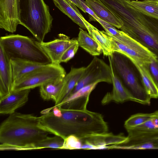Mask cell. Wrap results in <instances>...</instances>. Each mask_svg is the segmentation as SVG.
I'll list each match as a JSON object with an SVG mask.
<instances>
[{
    "mask_svg": "<svg viewBox=\"0 0 158 158\" xmlns=\"http://www.w3.org/2000/svg\"><path fill=\"white\" fill-rule=\"evenodd\" d=\"M59 107L60 117L55 116L52 111L40 116V127L43 130L64 139L74 135L81 139L92 135L108 132V127L102 114L88 110Z\"/></svg>",
    "mask_w": 158,
    "mask_h": 158,
    "instance_id": "obj_1",
    "label": "cell"
},
{
    "mask_svg": "<svg viewBox=\"0 0 158 158\" xmlns=\"http://www.w3.org/2000/svg\"><path fill=\"white\" fill-rule=\"evenodd\" d=\"M39 117L15 112L10 114L0 127V150L35 149V145L48 136L39 127Z\"/></svg>",
    "mask_w": 158,
    "mask_h": 158,
    "instance_id": "obj_2",
    "label": "cell"
},
{
    "mask_svg": "<svg viewBox=\"0 0 158 158\" xmlns=\"http://www.w3.org/2000/svg\"><path fill=\"white\" fill-rule=\"evenodd\" d=\"M120 29L149 50L158 60V19L141 12L132 4Z\"/></svg>",
    "mask_w": 158,
    "mask_h": 158,
    "instance_id": "obj_3",
    "label": "cell"
},
{
    "mask_svg": "<svg viewBox=\"0 0 158 158\" xmlns=\"http://www.w3.org/2000/svg\"><path fill=\"white\" fill-rule=\"evenodd\" d=\"M0 46L11 60L43 64L52 63L39 42L28 36L14 34L1 36Z\"/></svg>",
    "mask_w": 158,
    "mask_h": 158,
    "instance_id": "obj_4",
    "label": "cell"
},
{
    "mask_svg": "<svg viewBox=\"0 0 158 158\" xmlns=\"http://www.w3.org/2000/svg\"><path fill=\"white\" fill-rule=\"evenodd\" d=\"M21 24L38 41H44L50 31L53 20L44 0H20Z\"/></svg>",
    "mask_w": 158,
    "mask_h": 158,
    "instance_id": "obj_5",
    "label": "cell"
},
{
    "mask_svg": "<svg viewBox=\"0 0 158 158\" xmlns=\"http://www.w3.org/2000/svg\"><path fill=\"white\" fill-rule=\"evenodd\" d=\"M110 56L114 70L134 101L150 104L151 98L144 89L139 72L134 64L127 57L118 52H113Z\"/></svg>",
    "mask_w": 158,
    "mask_h": 158,
    "instance_id": "obj_6",
    "label": "cell"
},
{
    "mask_svg": "<svg viewBox=\"0 0 158 158\" xmlns=\"http://www.w3.org/2000/svg\"><path fill=\"white\" fill-rule=\"evenodd\" d=\"M105 32L110 41L113 52L125 56L134 64H148L157 58L147 48L122 31L120 30L119 35L116 37Z\"/></svg>",
    "mask_w": 158,
    "mask_h": 158,
    "instance_id": "obj_7",
    "label": "cell"
},
{
    "mask_svg": "<svg viewBox=\"0 0 158 158\" xmlns=\"http://www.w3.org/2000/svg\"><path fill=\"white\" fill-rule=\"evenodd\" d=\"M66 74L64 69L60 64H48L14 82L11 92L40 87L50 81L62 80Z\"/></svg>",
    "mask_w": 158,
    "mask_h": 158,
    "instance_id": "obj_8",
    "label": "cell"
},
{
    "mask_svg": "<svg viewBox=\"0 0 158 158\" xmlns=\"http://www.w3.org/2000/svg\"><path fill=\"white\" fill-rule=\"evenodd\" d=\"M128 139L125 143L111 145L108 149H158V132L147 131L136 127L125 128Z\"/></svg>",
    "mask_w": 158,
    "mask_h": 158,
    "instance_id": "obj_9",
    "label": "cell"
},
{
    "mask_svg": "<svg viewBox=\"0 0 158 158\" xmlns=\"http://www.w3.org/2000/svg\"><path fill=\"white\" fill-rule=\"evenodd\" d=\"M102 82L112 83L110 68L103 60L95 56L85 67L82 76L70 94L86 85Z\"/></svg>",
    "mask_w": 158,
    "mask_h": 158,
    "instance_id": "obj_10",
    "label": "cell"
},
{
    "mask_svg": "<svg viewBox=\"0 0 158 158\" xmlns=\"http://www.w3.org/2000/svg\"><path fill=\"white\" fill-rule=\"evenodd\" d=\"M20 0H0V28L13 33L21 24Z\"/></svg>",
    "mask_w": 158,
    "mask_h": 158,
    "instance_id": "obj_11",
    "label": "cell"
},
{
    "mask_svg": "<svg viewBox=\"0 0 158 158\" xmlns=\"http://www.w3.org/2000/svg\"><path fill=\"white\" fill-rule=\"evenodd\" d=\"M127 139V137L122 134L114 135L107 132L92 135L81 139L82 143L81 149H108L110 146L124 143Z\"/></svg>",
    "mask_w": 158,
    "mask_h": 158,
    "instance_id": "obj_12",
    "label": "cell"
},
{
    "mask_svg": "<svg viewBox=\"0 0 158 158\" xmlns=\"http://www.w3.org/2000/svg\"><path fill=\"white\" fill-rule=\"evenodd\" d=\"M77 40L70 39L69 37L62 33L58 35V38L48 42L39 43L51 60L52 63L60 64L61 57L65 50Z\"/></svg>",
    "mask_w": 158,
    "mask_h": 158,
    "instance_id": "obj_13",
    "label": "cell"
},
{
    "mask_svg": "<svg viewBox=\"0 0 158 158\" xmlns=\"http://www.w3.org/2000/svg\"><path fill=\"white\" fill-rule=\"evenodd\" d=\"M108 57L111 71L113 90L111 93L108 92L105 95L102 101V104L105 105L112 101L117 103H123L128 101H134L132 95L114 70L110 56Z\"/></svg>",
    "mask_w": 158,
    "mask_h": 158,
    "instance_id": "obj_14",
    "label": "cell"
},
{
    "mask_svg": "<svg viewBox=\"0 0 158 158\" xmlns=\"http://www.w3.org/2000/svg\"><path fill=\"white\" fill-rule=\"evenodd\" d=\"M13 83L11 59L0 46V99L10 93Z\"/></svg>",
    "mask_w": 158,
    "mask_h": 158,
    "instance_id": "obj_15",
    "label": "cell"
},
{
    "mask_svg": "<svg viewBox=\"0 0 158 158\" xmlns=\"http://www.w3.org/2000/svg\"><path fill=\"white\" fill-rule=\"evenodd\" d=\"M31 89H25L10 93L0 99V114H11L27 102Z\"/></svg>",
    "mask_w": 158,
    "mask_h": 158,
    "instance_id": "obj_16",
    "label": "cell"
},
{
    "mask_svg": "<svg viewBox=\"0 0 158 158\" xmlns=\"http://www.w3.org/2000/svg\"><path fill=\"white\" fill-rule=\"evenodd\" d=\"M98 83L96 82L83 87L75 93L70 94L57 106L73 109L86 108L89 96Z\"/></svg>",
    "mask_w": 158,
    "mask_h": 158,
    "instance_id": "obj_17",
    "label": "cell"
},
{
    "mask_svg": "<svg viewBox=\"0 0 158 158\" xmlns=\"http://www.w3.org/2000/svg\"><path fill=\"white\" fill-rule=\"evenodd\" d=\"M85 67L72 68L63 79L64 85L54 106H58L70 94L79 81L85 69Z\"/></svg>",
    "mask_w": 158,
    "mask_h": 158,
    "instance_id": "obj_18",
    "label": "cell"
},
{
    "mask_svg": "<svg viewBox=\"0 0 158 158\" xmlns=\"http://www.w3.org/2000/svg\"><path fill=\"white\" fill-rule=\"evenodd\" d=\"M57 7L81 28L87 30L89 22L80 12L77 7L69 0H52Z\"/></svg>",
    "mask_w": 158,
    "mask_h": 158,
    "instance_id": "obj_19",
    "label": "cell"
},
{
    "mask_svg": "<svg viewBox=\"0 0 158 158\" xmlns=\"http://www.w3.org/2000/svg\"><path fill=\"white\" fill-rule=\"evenodd\" d=\"M87 5L100 19L115 27L120 29L121 22L105 6L97 0H85Z\"/></svg>",
    "mask_w": 158,
    "mask_h": 158,
    "instance_id": "obj_20",
    "label": "cell"
},
{
    "mask_svg": "<svg viewBox=\"0 0 158 158\" xmlns=\"http://www.w3.org/2000/svg\"><path fill=\"white\" fill-rule=\"evenodd\" d=\"M11 61L14 82L34 70L47 65L20 60H11Z\"/></svg>",
    "mask_w": 158,
    "mask_h": 158,
    "instance_id": "obj_21",
    "label": "cell"
},
{
    "mask_svg": "<svg viewBox=\"0 0 158 158\" xmlns=\"http://www.w3.org/2000/svg\"><path fill=\"white\" fill-rule=\"evenodd\" d=\"M79 29L77 39L79 46L94 56L102 53L101 47L94 39L82 28L80 27Z\"/></svg>",
    "mask_w": 158,
    "mask_h": 158,
    "instance_id": "obj_22",
    "label": "cell"
},
{
    "mask_svg": "<svg viewBox=\"0 0 158 158\" xmlns=\"http://www.w3.org/2000/svg\"><path fill=\"white\" fill-rule=\"evenodd\" d=\"M88 33L101 47L104 56H111L113 53L110 41L105 31H100L89 23L87 26Z\"/></svg>",
    "mask_w": 158,
    "mask_h": 158,
    "instance_id": "obj_23",
    "label": "cell"
},
{
    "mask_svg": "<svg viewBox=\"0 0 158 158\" xmlns=\"http://www.w3.org/2000/svg\"><path fill=\"white\" fill-rule=\"evenodd\" d=\"M63 85V79L50 81L42 85L39 87L41 97L44 100H52L55 103Z\"/></svg>",
    "mask_w": 158,
    "mask_h": 158,
    "instance_id": "obj_24",
    "label": "cell"
},
{
    "mask_svg": "<svg viewBox=\"0 0 158 158\" xmlns=\"http://www.w3.org/2000/svg\"><path fill=\"white\" fill-rule=\"evenodd\" d=\"M139 70L143 84L147 92L151 98H158V88L148 70V64H134Z\"/></svg>",
    "mask_w": 158,
    "mask_h": 158,
    "instance_id": "obj_25",
    "label": "cell"
},
{
    "mask_svg": "<svg viewBox=\"0 0 158 158\" xmlns=\"http://www.w3.org/2000/svg\"><path fill=\"white\" fill-rule=\"evenodd\" d=\"M137 9L143 13L158 19V1L157 0H131Z\"/></svg>",
    "mask_w": 158,
    "mask_h": 158,
    "instance_id": "obj_26",
    "label": "cell"
},
{
    "mask_svg": "<svg viewBox=\"0 0 158 158\" xmlns=\"http://www.w3.org/2000/svg\"><path fill=\"white\" fill-rule=\"evenodd\" d=\"M64 139L55 135L52 137L47 136L37 143L34 146L35 149L45 148L61 149L63 146Z\"/></svg>",
    "mask_w": 158,
    "mask_h": 158,
    "instance_id": "obj_27",
    "label": "cell"
},
{
    "mask_svg": "<svg viewBox=\"0 0 158 158\" xmlns=\"http://www.w3.org/2000/svg\"><path fill=\"white\" fill-rule=\"evenodd\" d=\"M158 113L156 111L151 113H138L131 116L125 122V128L134 127L142 124Z\"/></svg>",
    "mask_w": 158,
    "mask_h": 158,
    "instance_id": "obj_28",
    "label": "cell"
},
{
    "mask_svg": "<svg viewBox=\"0 0 158 158\" xmlns=\"http://www.w3.org/2000/svg\"><path fill=\"white\" fill-rule=\"evenodd\" d=\"M82 143L81 139L74 135H70L64 139L63 146L61 149H81Z\"/></svg>",
    "mask_w": 158,
    "mask_h": 158,
    "instance_id": "obj_29",
    "label": "cell"
},
{
    "mask_svg": "<svg viewBox=\"0 0 158 158\" xmlns=\"http://www.w3.org/2000/svg\"><path fill=\"white\" fill-rule=\"evenodd\" d=\"M134 127L147 131L158 132V113L144 123Z\"/></svg>",
    "mask_w": 158,
    "mask_h": 158,
    "instance_id": "obj_30",
    "label": "cell"
},
{
    "mask_svg": "<svg viewBox=\"0 0 158 158\" xmlns=\"http://www.w3.org/2000/svg\"><path fill=\"white\" fill-rule=\"evenodd\" d=\"M79 47L77 40L65 50L61 57L60 62L66 63L72 59L77 52Z\"/></svg>",
    "mask_w": 158,
    "mask_h": 158,
    "instance_id": "obj_31",
    "label": "cell"
},
{
    "mask_svg": "<svg viewBox=\"0 0 158 158\" xmlns=\"http://www.w3.org/2000/svg\"><path fill=\"white\" fill-rule=\"evenodd\" d=\"M148 68L150 74L158 88V60H152L148 64Z\"/></svg>",
    "mask_w": 158,
    "mask_h": 158,
    "instance_id": "obj_32",
    "label": "cell"
},
{
    "mask_svg": "<svg viewBox=\"0 0 158 158\" xmlns=\"http://www.w3.org/2000/svg\"><path fill=\"white\" fill-rule=\"evenodd\" d=\"M102 26L105 31L109 35L113 37H116L119 34L120 30L108 23L99 19L97 21Z\"/></svg>",
    "mask_w": 158,
    "mask_h": 158,
    "instance_id": "obj_33",
    "label": "cell"
},
{
    "mask_svg": "<svg viewBox=\"0 0 158 158\" xmlns=\"http://www.w3.org/2000/svg\"><path fill=\"white\" fill-rule=\"evenodd\" d=\"M81 6L84 10L85 13H87L91 16L90 21L94 20L97 21L99 18L94 13V11L87 5L85 1L83 0H81Z\"/></svg>",
    "mask_w": 158,
    "mask_h": 158,
    "instance_id": "obj_34",
    "label": "cell"
},
{
    "mask_svg": "<svg viewBox=\"0 0 158 158\" xmlns=\"http://www.w3.org/2000/svg\"><path fill=\"white\" fill-rule=\"evenodd\" d=\"M53 109L52 112L53 115L56 117H60L62 115V111L57 106H54L52 108Z\"/></svg>",
    "mask_w": 158,
    "mask_h": 158,
    "instance_id": "obj_35",
    "label": "cell"
},
{
    "mask_svg": "<svg viewBox=\"0 0 158 158\" xmlns=\"http://www.w3.org/2000/svg\"><path fill=\"white\" fill-rule=\"evenodd\" d=\"M71 1L75 5L77 6V7L79 8L81 10H82L85 13L84 10L83 9L81 3V0H69Z\"/></svg>",
    "mask_w": 158,
    "mask_h": 158,
    "instance_id": "obj_36",
    "label": "cell"
},
{
    "mask_svg": "<svg viewBox=\"0 0 158 158\" xmlns=\"http://www.w3.org/2000/svg\"><path fill=\"white\" fill-rule=\"evenodd\" d=\"M157 0L158 1V0Z\"/></svg>",
    "mask_w": 158,
    "mask_h": 158,
    "instance_id": "obj_37",
    "label": "cell"
}]
</instances>
